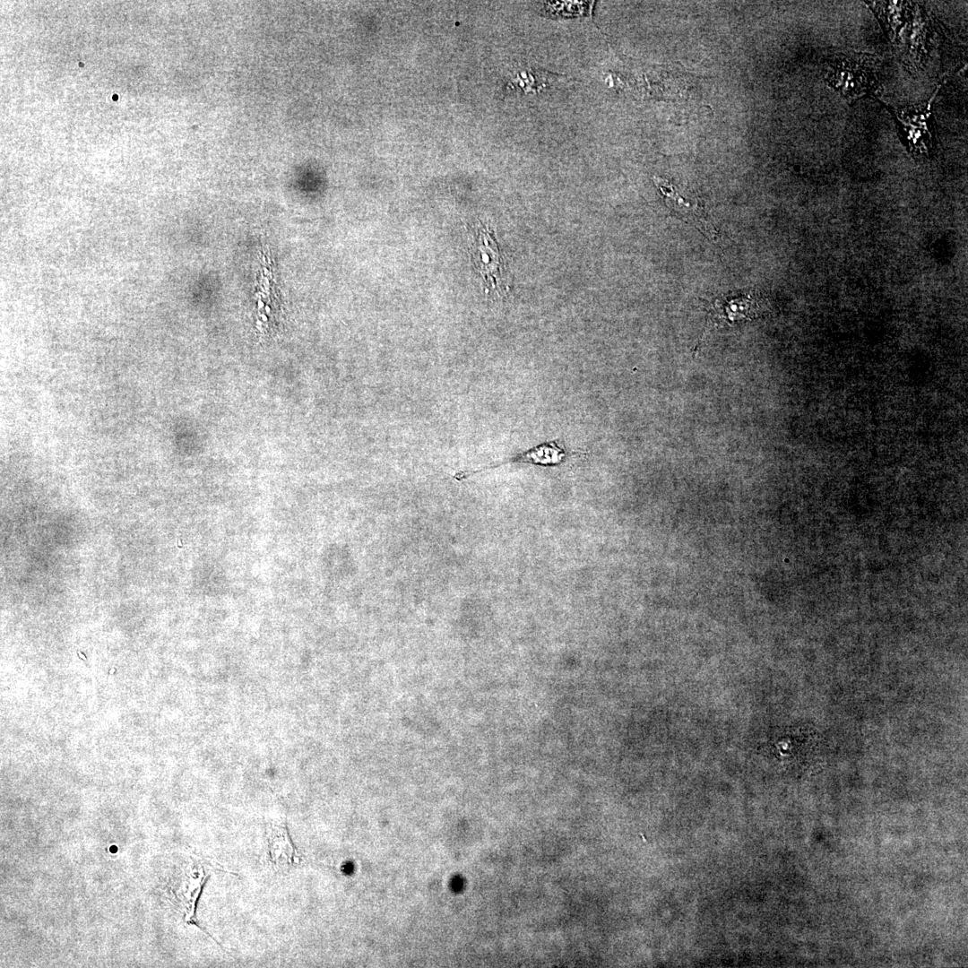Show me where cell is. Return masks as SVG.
Wrapping results in <instances>:
<instances>
[{"instance_id": "obj_1", "label": "cell", "mask_w": 968, "mask_h": 968, "mask_svg": "<svg viewBox=\"0 0 968 968\" xmlns=\"http://www.w3.org/2000/svg\"><path fill=\"white\" fill-rule=\"evenodd\" d=\"M873 11L905 69L917 74L933 57L940 30L937 20L920 2H865Z\"/></svg>"}, {"instance_id": "obj_2", "label": "cell", "mask_w": 968, "mask_h": 968, "mask_svg": "<svg viewBox=\"0 0 968 968\" xmlns=\"http://www.w3.org/2000/svg\"><path fill=\"white\" fill-rule=\"evenodd\" d=\"M882 58L875 54L846 51L826 58L824 78L848 102L881 91Z\"/></svg>"}, {"instance_id": "obj_3", "label": "cell", "mask_w": 968, "mask_h": 968, "mask_svg": "<svg viewBox=\"0 0 968 968\" xmlns=\"http://www.w3.org/2000/svg\"><path fill=\"white\" fill-rule=\"evenodd\" d=\"M939 84L930 98L918 104L886 106L895 118L897 131L908 151L916 159L929 158L936 151L937 137L932 102Z\"/></svg>"}, {"instance_id": "obj_4", "label": "cell", "mask_w": 968, "mask_h": 968, "mask_svg": "<svg viewBox=\"0 0 968 968\" xmlns=\"http://www.w3.org/2000/svg\"><path fill=\"white\" fill-rule=\"evenodd\" d=\"M761 299L754 291H739L715 298L708 306V322L713 326L734 325L761 314Z\"/></svg>"}, {"instance_id": "obj_5", "label": "cell", "mask_w": 968, "mask_h": 968, "mask_svg": "<svg viewBox=\"0 0 968 968\" xmlns=\"http://www.w3.org/2000/svg\"><path fill=\"white\" fill-rule=\"evenodd\" d=\"M653 181L664 198L668 208L682 220L695 225L703 233L711 238L716 237L717 231L709 220L706 212L696 201H692L679 194L678 190L668 180L653 177Z\"/></svg>"}, {"instance_id": "obj_6", "label": "cell", "mask_w": 968, "mask_h": 968, "mask_svg": "<svg viewBox=\"0 0 968 968\" xmlns=\"http://www.w3.org/2000/svg\"><path fill=\"white\" fill-rule=\"evenodd\" d=\"M570 454H572L562 446L559 440L547 441L488 466L474 471H458L454 475V479L462 481L482 471L497 468L506 463H530L543 467L558 466L565 462L566 457Z\"/></svg>"}, {"instance_id": "obj_7", "label": "cell", "mask_w": 968, "mask_h": 968, "mask_svg": "<svg viewBox=\"0 0 968 968\" xmlns=\"http://www.w3.org/2000/svg\"><path fill=\"white\" fill-rule=\"evenodd\" d=\"M477 252L479 268L484 278L488 289L499 288V281L502 276L501 257L496 241L491 231L488 228H481L477 241Z\"/></svg>"}, {"instance_id": "obj_8", "label": "cell", "mask_w": 968, "mask_h": 968, "mask_svg": "<svg viewBox=\"0 0 968 968\" xmlns=\"http://www.w3.org/2000/svg\"><path fill=\"white\" fill-rule=\"evenodd\" d=\"M271 860L280 868H290L297 861L296 851L286 826H274L268 837Z\"/></svg>"}, {"instance_id": "obj_9", "label": "cell", "mask_w": 968, "mask_h": 968, "mask_svg": "<svg viewBox=\"0 0 968 968\" xmlns=\"http://www.w3.org/2000/svg\"><path fill=\"white\" fill-rule=\"evenodd\" d=\"M545 74L546 72L523 70L515 77L514 82H517V85L521 88L520 91L524 93L536 91L537 88L539 90L546 87Z\"/></svg>"}]
</instances>
